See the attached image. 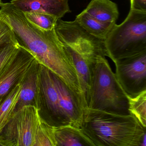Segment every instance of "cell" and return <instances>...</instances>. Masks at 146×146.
Here are the masks:
<instances>
[{"label":"cell","mask_w":146,"mask_h":146,"mask_svg":"<svg viewBox=\"0 0 146 146\" xmlns=\"http://www.w3.org/2000/svg\"><path fill=\"white\" fill-rule=\"evenodd\" d=\"M0 7V18L11 27L19 46L73 90L81 93L71 58L59 40L54 29L50 31L40 29L30 22L24 13L11 2L1 3Z\"/></svg>","instance_id":"6da1fadb"},{"label":"cell","mask_w":146,"mask_h":146,"mask_svg":"<svg viewBox=\"0 0 146 146\" xmlns=\"http://www.w3.org/2000/svg\"><path fill=\"white\" fill-rule=\"evenodd\" d=\"M80 129L95 146H146V128L131 114L86 107Z\"/></svg>","instance_id":"7a4b0ae2"},{"label":"cell","mask_w":146,"mask_h":146,"mask_svg":"<svg viewBox=\"0 0 146 146\" xmlns=\"http://www.w3.org/2000/svg\"><path fill=\"white\" fill-rule=\"evenodd\" d=\"M39 73L45 121L52 127L70 125L81 128L86 107L82 95L40 64Z\"/></svg>","instance_id":"3957f363"},{"label":"cell","mask_w":146,"mask_h":146,"mask_svg":"<svg viewBox=\"0 0 146 146\" xmlns=\"http://www.w3.org/2000/svg\"><path fill=\"white\" fill-rule=\"evenodd\" d=\"M88 107L129 115L127 96L105 56H97L93 67Z\"/></svg>","instance_id":"277c9868"},{"label":"cell","mask_w":146,"mask_h":146,"mask_svg":"<svg viewBox=\"0 0 146 146\" xmlns=\"http://www.w3.org/2000/svg\"><path fill=\"white\" fill-rule=\"evenodd\" d=\"M106 56L113 63L146 52V12L131 10L124 21L115 24L104 40Z\"/></svg>","instance_id":"5b68a950"},{"label":"cell","mask_w":146,"mask_h":146,"mask_svg":"<svg viewBox=\"0 0 146 146\" xmlns=\"http://www.w3.org/2000/svg\"><path fill=\"white\" fill-rule=\"evenodd\" d=\"M40 110L35 106H26L15 111L3 130V135H0V145L34 146L42 117Z\"/></svg>","instance_id":"8992f818"},{"label":"cell","mask_w":146,"mask_h":146,"mask_svg":"<svg viewBox=\"0 0 146 146\" xmlns=\"http://www.w3.org/2000/svg\"><path fill=\"white\" fill-rule=\"evenodd\" d=\"M116 77L128 97L146 90V52L114 62Z\"/></svg>","instance_id":"52a82bcc"},{"label":"cell","mask_w":146,"mask_h":146,"mask_svg":"<svg viewBox=\"0 0 146 146\" xmlns=\"http://www.w3.org/2000/svg\"><path fill=\"white\" fill-rule=\"evenodd\" d=\"M36 61L31 54L20 46L18 55L13 63L0 76V100L25 78Z\"/></svg>","instance_id":"ba28073f"},{"label":"cell","mask_w":146,"mask_h":146,"mask_svg":"<svg viewBox=\"0 0 146 146\" xmlns=\"http://www.w3.org/2000/svg\"><path fill=\"white\" fill-rule=\"evenodd\" d=\"M11 3L24 13H38L60 19L71 12L68 0H12Z\"/></svg>","instance_id":"9c48e42d"},{"label":"cell","mask_w":146,"mask_h":146,"mask_svg":"<svg viewBox=\"0 0 146 146\" xmlns=\"http://www.w3.org/2000/svg\"><path fill=\"white\" fill-rule=\"evenodd\" d=\"M39 65L36 61L22 82L20 96L15 111L26 106H35L40 110L42 99Z\"/></svg>","instance_id":"30bf717a"},{"label":"cell","mask_w":146,"mask_h":146,"mask_svg":"<svg viewBox=\"0 0 146 146\" xmlns=\"http://www.w3.org/2000/svg\"><path fill=\"white\" fill-rule=\"evenodd\" d=\"M52 128L56 146H95L80 128L70 125Z\"/></svg>","instance_id":"8fae6325"},{"label":"cell","mask_w":146,"mask_h":146,"mask_svg":"<svg viewBox=\"0 0 146 146\" xmlns=\"http://www.w3.org/2000/svg\"><path fill=\"white\" fill-rule=\"evenodd\" d=\"M84 11L97 20L105 23H116L119 16L117 4L110 0H91Z\"/></svg>","instance_id":"7c38bea8"},{"label":"cell","mask_w":146,"mask_h":146,"mask_svg":"<svg viewBox=\"0 0 146 146\" xmlns=\"http://www.w3.org/2000/svg\"><path fill=\"white\" fill-rule=\"evenodd\" d=\"M20 49L12 30L0 38V76L13 63Z\"/></svg>","instance_id":"4fadbf2b"},{"label":"cell","mask_w":146,"mask_h":146,"mask_svg":"<svg viewBox=\"0 0 146 146\" xmlns=\"http://www.w3.org/2000/svg\"><path fill=\"white\" fill-rule=\"evenodd\" d=\"M75 21L89 34L103 40L116 24L99 21L84 11L76 17Z\"/></svg>","instance_id":"5bb4252c"},{"label":"cell","mask_w":146,"mask_h":146,"mask_svg":"<svg viewBox=\"0 0 146 146\" xmlns=\"http://www.w3.org/2000/svg\"><path fill=\"white\" fill-rule=\"evenodd\" d=\"M23 79L18 83L5 97L0 100V135L15 112Z\"/></svg>","instance_id":"9a60e30c"},{"label":"cell","mask_w":146,"mask_h":146,"mask_svg":"<svg viewBox=\"0 0 146 146\" xmlns=\"http://www.w3.org/2000/svg\"><path fill=\"white\" fill-rule=\"evenodd\" d=\"M128 99L130 113L146 128V90L134 98L128 97Z\"/></svg>","instance_id":"2e32d148"},{"label":"cell","mask_w":146,"mask_h":146,"mask_svg":"<svg viewBox=\"0 0 146 146\" xmlns=\"http://www.w3.org/2000/svg\"><path fill=\"white\" fill-rule=\"evenodd\" d=\"M34 146H56L52 126L42 117L36 131Z\"/></svg>","instance_id":"e0dca14e"},{"label":"cell","mask_w":146,"mask_h":146,"mask_svg":"<svg viewBox=\"0 0 146 146\" xmlns=\"http://www.w3.org/2000/svg\"><path fill=\"white\" fill-rule=\"evenodd\" d=\"M24 14L30 22L44 30L50 31L54 29L58 20L54 16L45 13H25Z\"/></svg>","instance_id":"ac0fdd59"},{"label":"cell","mask_w":146,"mask_h":146,"mask_svg":"<svg viewBox=\"0 0 146 146\" xmlns=\"http://www.w3.org/2000/svg\"><path fill=\"white\" fill-rule=\"evenodd\" d=\"M131 10L146 12V0H131Z\"/></svg>","instance_id":"d6986e66"},{"label":"cell","mask_w":146,"mask_h":146,"mask_svg":"<svg viewBox=\"0 0 146 146\" xmlns=\"http://www.w3.org/2000/svg\"><path fill=\"white\" fill-rule=\"evenodd\" d=\"M11 31V29L10 26L0 18V38Z\"/></svg>","instance_id":"ffe728a7"},{"label":"cell","mask_w":146,"mask_h":146,"mask_svg":"<svg viewBox=\"0 0 146 146\" xmlns=\"http://www.w3.org/2000/svg\"><path fill=\"white\" fill-rule=\"evenodd\" d=\"M1 0H0V5H1Z\"/></svg>","instance_id":"44dd1931"}]
</instances>
